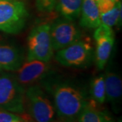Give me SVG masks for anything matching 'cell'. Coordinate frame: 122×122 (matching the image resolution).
Returning <instances> with one entry per match:
<instances>
[{
	"label": "cell",
	"instance_id": "cell-1",
	"mask_svg": "<svg viewBox=\"0 0 122 122\" xmlns=\"http://www.w3.org/2000/svg\"><path fill=\"white\" fill-rule=\"evenodd\" d=\"M42 87L52 98L56 115L61 122H76L89 102L85 88L69 81L48 79Z\"/></svg>",
	"mask_w": 122,
	"mask_h": 122
},
{
	"label": "cell",
	"instance_id": "cell-2",
	"mask_svg": "<svg viewBox=\"0 0 122 122\" xmlns=\"http://www.w3.org/2000/svg\"><path fill=\"white\" fill-rule=\"evenodd\" d=\"M25 107L34 122H54L56 111L48 92L38 84L28 86L25 92Z\"/></svg>",
	"mask_w": 122,
	"mask_h": 122
},
{
	"label": "cell",
	"instance_id": "cell-3",
	"mask_svg": "<svg viewBox=\"0 0 122 122\" xmlns=\"http://www.w3.org/2000/svg\"><path fill=\"white\" fill-rule=\"evenodd\" d=\"M25 92L14 75L2 73L0 75V108L17 115L25 113Z\"/></svg>",
	"mask_w": 122,
	"mask_h": 122
},
{
	"label": "cell",
	"instance_id": "cell-4",
	"mask_svg": "<svg viewBox=\"0 0 122 122\" xmlns=\"http://www.w3.org/2000/svg\"><path fill=\"white\" fill-rule=\"evenodd\" d=\"M29 13L20 0H0V30L16 35L25 27Z\"/></svg>",
	"mask_w": 122,
	"mask_h": 122
},
{
	"label": "cell",
	"instance_id": "cell-5",
	"mask_svg": "<svg viewBox=\"0 0 122 122\" xmlns=\"http://www.w3.org/2000/svg\"><path fill=\"white\" fill-rule=\"evenodd\" d=\"M53 54L50 25L41 24L34 27L27 37L26 61L37 60L49 62Z\"/></svg>",
	"mask_w": 122,
	"mask_h": 122
},
{
	"label": "cell",
	"instance_id": "cell-6",
	"mask_svg": "<svg viewBox=\"0 0 122 122\" xmlns=\"http://www.w3.org/2000/svg\"><path fill=\"white\" fill-rule=\"evenodd\" d=\"M56 59L66 67L84 69L90 66L94 61V50L87 41L80 39L58 50Z\"/></svg>",
	"mask_w": 122,
	"mask_h": 122
},
{
	"label": "cell",
	"instance_id": "cell-7",
	"mask_svg": "<svg viewBox=\"0 0 122 122\" xmlns=\"http://www.w3.org/2000/svg\"><path fill=\"white\" fill-rule=\"evenodd\" d=\"M50 36L54 50L58 51L80 40L82 33L72 20L63 18L50 25Z\"/></svg>",
	"mask_w": 122,
	"mask_h": 122
},
{
	"label": "cell",
	"instance_id": "cell-8",
	"mask_svg": "<svg viewBox=\"0 0 122 122\" xmlns=\"http://www.w3.org/2000/svg\"><path fill=\"white\" fill-rule=\"evenodd\" d=\"M49 62L32 60L26 61L16 71V77L22 86H29L37 84L49 76L50 66Z\"/></svg>",
	"mask_w": 122,
	"mask_h": 122
},
{
	"label": "cell",
	"instance_id": "cell-9",
	"mask_svg": "<svg viewBox=\"0 0 122 122\" xmlns=\"http://www.w3.org/2000/svg\"><path fill=\"white\" fill-rule=\"evenodd\" d=\"M106 100L111 104L115 113H119L122 108V81L119 73L113 66H108L105 74Z\"/></svg>",
	"mask_w": 122,
	"mask_h": 122
},
{
	"label": "cell",
	"instance_id": "cell-10",
	"mask_svg": "<svg viewBox=\"0 0 122 122\" xmlns=\"http://www.w3.org/2000/svg\"><path fill=\"white\" fill-rule=\"evenodd\" d=\"M25 59L22 49L14 45L0 43V67L8 71H16Z\"/></svg>",
	"mask_w": 122,
	"mask_h": 122
},
{
	"label": "cell",
	"instance_id": "cell-11",
	"mask_svg": "<svg viewBox=\"0 0 122 122\" xmlns=\"http://www.w3.org/2000/svg\"><path fill=\"white\" fill-rule=\"evenodd\" d=\"M94 61L97 68L102 70L109 61L115 44V35L102 36L96 38Z\"/></svg>",
	"mask_w": 122,
	"mask_h": 122
},
{
	"label": "cell",
	"instance_id": "cell-12",
	"mask_svg": "<svg viewBox=\"0 0 122 122\" xmlns=\"http://www.w3.org/2000/svg\"><path fill=\"white\" fill-rule=\"evenodd\" d=\"M80 15L79 25L83 28L94 29L101 24L100 12L95 0H83Z\"/></svg>",
	"mask_w": 122,
	"mask_h": 122
},
{
	"label": "cell",
	"instance_id": "cell-13",
	"mask_svg": "<svg viewBox=\"0 0 122 122\" xmlns=\"http://www.w3.org/2000/svg\"><path fill=\"white\" fill-rule=\"evenodd\" d=\"M76 122H115L107 112L97 109L96 105L90 100L79 114Z\"/></svg>",
	"mask_w": 122,
	"mask_h": 122
},
{
	"label": "cell",
	"instance_id": "cell-14",
	"mask_svg": "<svg viewBox=\"0 0 122 122\" xmlns=\"http://www.w3.org/2000/svg\"><path fill=\"white\" fill-rule=\"evenodd\" d=\"M83 0H58L57 10L63 18L73 21L81 13Z\"/></svg>",
	"mask_w": 122,
	"mask_h": 122
},
{
	"label": "cell",
	"instance_id": "cell-15",
	"mask_svg": "<svg viewBox=\"0 0 122 122\" xmlns=\"http://www.w3.org/2000/svg\"><path fill=\"white\" fill-rule=\"evenodd\" d=\"M89 94L91 101L96 105H102L106 101L105 75L101 73L92 80Z\"/></svg>",
	"mask_w": 122,
	"mask_h": 122
},
{
	"label": "cell",
	"instance_id": "cell-16",
	"mask_svg": "<svg viewBox=\"0 0 122 122\" xmlns=\"http://www.w3.org/2000/svg\"><path fill=\"white\" fill-rule=\"evenodd\" d=\"M101 24H104L110 27H113L122 21V1H119L116 5L107 13L100 14Z\"/></svg>",
	"mask_w": 122,
	"mask_h": 122
},
{
	"label": "cell",
	"instance_id": "cell-17",
	"mask_svg": "<svg viewBox=\"0 0 122 122\" xmlns=\"http://www.w3.org/2000/svg\"><path fill=\"white\" fill-rule=\"evenodd\" d=\"M96 3L100 15L111 11L117 2L113 0H96Z\"/></svg>",
	"mask_w": 122,
	"mask_h": 122
},
{
	"label": "cell",
	"instance_id": "cell-18",
	"mask_svg": "<svg viewBox=\"0 0 122 122\" xmlns=\"http://www.w3.org/2000/svg\"><path fill=\"white\" fill-rule=\"evenodd\" d=\"M56 0H36V7L42 12H49L55 7Z\"/></svg>",
	"mask_w": 122,
	"mask_h": 122
},
{
	"label": "cell",
	"instance_id": "cell-19",
	"mask_svg": "<svg viewBox=\"0 0 122 122\" xmlns=\"http://www.w3.org/2000/svg\"><path fill=\"white\" fill-rule=\"evenodd\" d=\"M114 31L112 27L107 26L104 24H100L99 26L96 28V30L94 33V38L96 39L102 36H107V35H113Z\"/></svg>",
	"mask_w": 122,
	"mask_h": 122
},
{
	"label": "cell",
	"instance_id": "cell-20",
	"mask_svg": "<svg viewBox=\"0 0 122 122\" xmlns=\"http://www.w3.org/2000/svg\"><path fill=\"white\" fill-rule=\"evenodd\" d=\"M20 118V115L10 113L0 108V122H12Z\"/></svg>",
	"mask_w": 122,
	"mask_h": 122
},
{
	"label": "cell",
	"instance_id": "cell-21",
	"mask_svg": "<svg viewBox=\"0 0 122 122\" xmlns=\"http://www.w3.org/2000/svg\"><path fill=\"white\" fill-rule=\"evenodd\" d=\"M22 115L21 117L25 119V122H29V119H30V117H29L28 115H25L24 113H23V114H21V115Z\"/></svg>",
	"mask_w": 122,
	"mask_h": 122
},
{
	"label": "cell",
	"instance_id": "cell-22",
	"mask_svg": "<svg viewBox=\"0 0 122 122\" xmlns=\"http://www.w3.org/2000/svg\"><path fill=\"white\" fill-rule=\"evenodd\" d=\"M29 122H33V120H32V119H30V117L29 120Z\"/></svg>",
	"mask_w": 122,
	"mask_h": 122
},
{
	"label": "cell",
	"instance_id": "cell-23",
	"mask_svg": "<svg viewBox=\"0 0 122 122\" xmlns=\"http://www.w3.org/2000/svg\"><path fill=\"white\" fill-rule=\"evenodd\" d=\"M95 1H96V0H95ZM113 1H116V2H119V1H120L121 0H113Z\"/></svg>",
	"mask_w": 122,
	"mask_h": 122
},
{
	"label": "cell",
	"instance_id": "cell-24",
	"mask_svg": "<svg viewBox=\"0 0 122 122\" xmlns=\"http://www.w3.org/2000/svg\"><path fill=\"white\" fill-rule=\"evenodd\" d=\"M1 67H0V71H1Z\"/></svg>",
	"mask_w": 122,
	"mask_h": 122
}]
</instances>
